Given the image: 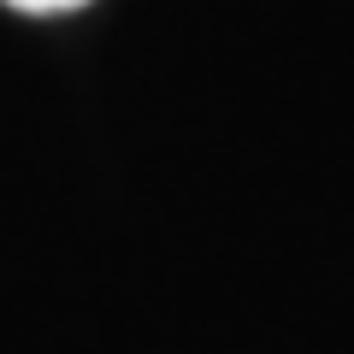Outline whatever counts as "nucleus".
<instances>
[{
  "mask_svg": "<svg viewBox=\"0 0 354 354\" xmlns=\"http://www.w3.org/2000/svg\"><path fill=\"white\" fill-rule=\"evenodd\" d=\"M24 12H65V6H83V0H12Z\"/></svg>",
  "mask_w": 354,
  "mask_h": 354,
  "instance_id": "nucleus-1",
  "label": "nucleus"
}]
</instances>
